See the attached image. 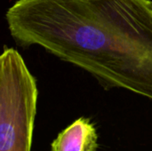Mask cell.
Wrapping results in <instances>:
<instances>
[{"instance_id":"cell-3","label":"cell","mask_w":152,"mask_h":151,"mask_svg":"<svg viewBox=\"0 0 152 151\" xmlns=\"http://www.w3.org/2000/svg\"><path fill=\"white\" fill-rule=\"evenodd\" d=\"M51 147L52 151H96V129L88 118L80 117L61 131Z\"/></svg>"},{"instance_id":"cell-2","label":"cell","mask_w":152,"mask_h":151,"mask_svg":"<svg viewBox=\"0 0 152 151\" xmlns=\"http://www.w3.org/2000/svg\"><path fill=\"white\" fill-rule=\"evenodd\" d=\"M37 95L21 55L5 48L0 57V151H30Z\"/></svg>"},{"instance_id":"cell-1","label":"cell","mask_w":152,"mask_h":151,"mask_svg":"<svg viewBox=\"0 0 152 151\" xmlns=\"http://www.w3.org/2000/svg\"><path fill=\"white\" fill-rule=\"evenodd\" d=\"M5 18L20 44L152 100V0H18Z\"/></svg>"}]
</instances>
